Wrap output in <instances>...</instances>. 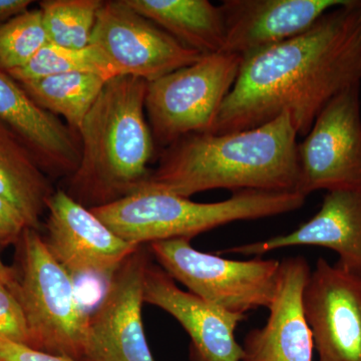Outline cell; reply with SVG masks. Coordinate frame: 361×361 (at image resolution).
<instances>
[{"label": "cell", "instance_id": "cell-26", "mask_svg": "<svg viewBox=\"0 0 361 361\" xmlns=\"http://www.w3.org/2000/svg\"><path fill=\"white\" fill-rule=\"evenodd\" d=\"M0 361H78L0 338Z\"/></svg>", "mask_w": 361, "mask_h": 361}, {"label": "cell", "instance_id": "cell-12", "mask_svg": "<svg viewBox=\"0 0 361 361\" xmlns=\"http://www.w3.org/2000/svg\"><path fill=\"white\" fill-rule=\"evenodd\" d=\"M303 308L318 361H361V277L318 259Z\"/></svg>", "mask_w": 361, "mask_h": 361}, {"label": "cell", "instance_id": "cell-5", "mask_svg": "<svg viewBox=\"0 0 361 361\" xmlns=\"http://www.w3.org/2000/svg\"><path fill=\"white\" fill-rule=\"evenodd\" d=\"M18 245L21 273L13 294L25 312L28 346L84 360L90 316L78 301L73 278L37 230L26 228Z\"/></svg>", "mask_w": 361, "mask_h": 361}, {"label": "cell", "instance_id": "cell-9", "mask_svg": "<svg viewBox=\"0 0 361 361\" xmlns=\"http://www.w3.org/2000/svg\"><path fill=\"white\" fill-rule=\"evenodd\" d=\"M101 49L120 75L153 82L202 58L125 0L104 1L97 13L90 44Z\"/></svg>", "mask_w": 361, "mask_h": 361}, {"label": "cell", "instance_id": "cell-27", "mask_svg": "<svg viewBox=\"0 0 361 361\" xmlns=\"http://www.w3.org/2000/svg\"><path fill=\"white\" fill-rule=\"evenodd\" d=\"M30 0H0V25L28 11Z\"/></svg>", "mask_w": 361, "mask_h": 361}, {"label": "cell", "instance_id": "cell-14", "mask_svg": "<svg viewBox=\"0 0 361 361\" xmlns=\"http://www.w3.org/2000/svg\"><path fill=\"white\" fill-rule=\"evenodd\" d=\"M310 272L302 256L280 261L267 322L247 334L242 361H313L314 343L303 308Z\"/></svg>", "mask_w": 361, "mask_h": 361}, {"label": "cell", "instance_id": "cell-23", "mask_svg": "<svg viewBox=\"0 0 361 361\" xmlns=\"http://www.w3.org/2000/svg\"><path fill=\"white\" fill-rule=\"evenodd\" d=\"M47 44L40 9L14 16L0 25V70L23 68Z\"/></svg>", "mask_w": 361, "mask_h": 361}, {"label": "cell", "instance_id": "cell-6", "mask_svg": "<svg viewBox=\"0 0 361 361\" xmlns=\"http://www.w3.org/2000/svg\"><path fill=\"white\" fill-rule=\"evenodd\" d=\"M241 63L238 54L218 52L148 82L145 109L154 142L166 149L185 135L210 133Z\"/></svg>", "mask_w": 361, "mask_h": 361}, {"label": "cell", "instance_id": "cell-20", "mask_svg": "<svg viewBox=\"0 0 361 361\" xmlns=\"http://www.w3.org/2000/svg\"><path fill=\"white\" fill-rule=\"evenodd\" d=\"M108 78L94 73H66L20 82L40 108L66 118L78 134Z\"/></svg>", "mask_w": 361, "mask_h": 361}, {"label": "cell", "instance_id": "cell-2", "mask_svg": "<svg viewBox=\"0 0 361 361\" xmlns=\"http://www.w3.org/2000/svg\"><path fill=\"white\" fill-rule=\"evenodd\" d=\"M297 137L287 113L254 129L187 135L163 149L158 167L137 190L185 198L218 189L297 192Z\"/></svg>", "mask_w": 361, "mask_h": 361}, {"label": "cell", "instance_id": "cell-24", "mask_svg": "<svg viewBox=\"0 0 361 361\" xmlns=\"http://www.w3.org/2000/svg\"><path fill=\"white\" fill-rule=\"evenodd\" d=\"M0 338L30 345L25 312L16 295L0 283Z\"/></svg>", "mask_w": 361, "mask_h": 361}, {"label": "cell", "instance_id": "cell-28", "mask_svg": "<svg viewBox=\"0 0 361 361\" xmlns=\"http://www.w3.org/2000/svg\"><path fill=\"white\" fill-rule=\"evenodd\" d=\"M18 282V274L13 268L4 264L0 258V283L4 285L11 292L14 291Z\"/></svg>", "mask_w": 361, "mask_h": 361}, {"label": "cell", "instance_id": "cell-8", "mask_svg": "<svg viewBox=\"0 0 361 361\" xmlns=\"http://www.w3.org/2000/svg\"><path fill=\"white\" fill-rule=\"evenodd\" d=\"M361 85L334 97L299 142L297 193H361Z\"/></svg>", "mask_w": 361, "mask_h": 361}, {"label": "cell", "instance_id": "cell-7", "mask_svg": "<svg viewBox=\"0 0 361 361\" xmlns=\"http://www.w3.org/2000/svg\"><path fill=\"white\" fill-rule=\"evenodd\" d=\"M149 249L161 269L205 302L233 313L269 307L280 261L254 257L233 260L195 249L191 240L153 242Z\"/></svg>", "mask_w": 361, "mask_h": 361}, {"label": "cell", "instance_id": "cell-10", "mask_svg": "<svg viewBox=\"0 0 361 361\" xmlns=\"http://www.w3.org/2000/svg\"><path fill=\"white\" fill-rule=\"evenodd\" d=\"M149 260L142 247L113 276L90 315L85 361H156L142 323V286Z\"/></svg>", "mask_w": 361, "mask_h": 361}, {"label": "cell", "instance_id": "cell-1", "mask_svg": "<svg viewBox=\"0 0 361 361\" xmlns=\"http://www.w3.org/2000/svg\"><path fill=\"white\" fill-rule=\"evenodd\" d=\"M361 1L348 0L310 30L242 58L210 133L261 127L290 115L298 135L341 92L361 85Z\"/></svg>", "mask_w": 361, "mask_h": 361}, {"label": "cell", "instance_id": "cell-15", "mask_svg": "<svg viewBox=\"0 0 361 361\" xmlns=\"http://www.w3.org/2000/svg\"><path fill=\"white\" fill-rule=\"evenodd\" d=\"M348 0H225L223 52L244 56L310 30L323 14Z\"/></svg>", "mask_w": 361, "mask_h": 361}, {"label": "cell", "instance_id": "cell-19", "mask_svg": "<svg viewBox=\"0 0 361 361\" xmlns=\"http://www.w3.org/2000/svg\"><path fill=\"white\" fill-rule=\"evenodd\" d=\"M54 192L30 151L0 123V196L21 214L28 228L39 231Z\"/></svg>", "mask_w": 361, "mask_h": 361}, {"label": "cell", "instance_id": "cell-17", "mask_svg": "<svg viewBox=\"0 0 361 361\" xmlns=\"http://www.w3.org/2000/svg\"><path fill=\"white\" fill-rule=\"evenodd\" d=\"M0 123L13 133L44 172L71 177L80 159L77 133L40 108L23 85L0 70Z\"/></svg>", "mask_w": 361, "mask_h": 361}, {"label": "cell", "instance_id": "cell-11", "mask_svg": "<svg viewBox=\"0 0 361 361\" xmlns=\"http://www.w3.org/2000/svg\"><path fill=\"white\" fill-rule=\"evenodd\" d=\"M47 248L71 277L110 279L141 246L125 241L63 190L47 201Z\"/></svg>", "mask_w": 361, "mask_h": 361}, {"label": "cell", "instance_id": "cell-25", "mask_svg": "<svg viewBox=\"0 0 361 361\" xmlns=\"http://www.w3.org/2000/svg\"><path fill=\"white\" fill-rule=\"evenodd\" d=\"M26 228L21 214L0 196V247L18 244Z\"/></svg>", "mask_w": 361, "mask_h": 361}, {"label": "cell", "instance_id": "cell-21", "mask_svg": "<svg viewBox=\"0 0 361 361\" xmlns=\"http://www.w3.org/2000/svg\"><path fill=\"white\" fill-rule=\"evenodd\" d=\"M75 73H94L108 80L120 75L101 49L94 45L89 44L84 49H68L49 42L27 65L7 73L16 82H23Z\"/></svg>", "mask_w": 361, "mask_h": 361}, {"label": "cell", "instance_id": "cell-22", "mask_svg": "<svg viewBox=\"0 0 361 361\" xmlns=\"http://www.w3.org/2000/svg\"><path fill=\"white\" fill-rule=\"evenodd\" d=\"M103 0H44L40 2L49 44L84 49L90 44Z\"/></svg>", "mask_w": 361, "mask_h": 361}, {"label": "cell", "instance_id": "cell-29", "mask_svg": "<svg viewBox=\"0 0 361 361\" xmlns=\"http://www.w3.org/2000/svg\"><path fill=\"white\" fill-rule=\"evenodd\" d=\"M360 16H361V14H360Z\"/></svg>", "mask_w": 361, "mask_h": 361}, {"label": "cell", "instance_id": "cell-3", "mask_svg": "<svg viewBox=\"0 0 361 361\" xmlns=\"http://www.w3.org/2000/svg\"><path fill=\"white\" fill-rule=\"evenodd\" d=\"M147 89L142 78H111L85 116L80 164L66 192L87 208L130 196L148 179L155 142L145 116Z\"/></svg>", "mask_w": 361, "mask_h": 361}, {"label": "cell", "instance_id": "cell-13", "mask_svg": "<svg viewBox=\"0 0 361 361\" xmlns=\"http://www.w3.org/2000/svg\"><path fill=\"white\" fill-rule=\"evenodd\" d=\"M142 298L180 323L191 341L193 361L243 360V348L235 332L245 315L227 312L183 290L166 271L149 262L145 271Z\"/></svg>", "mask_w": 361, "mask_h": 361}, {"label": "cell", "instance_id": "cell-18", "mask_svg": "<svg viewBox=\"0 0 361 361\" xmlns=\"http://www.w3.org/2000/svg\"><path fill=\"white\" fill-rule=\"evenodd\" d=\"M126 4L202 56L223 52L225 32L219 6L208 0H125Z\"/></svg>", "mask_w": 361, "mask_h": 361}, {"label": "cell", "instance_id": "cell-4", "mask_svg": "<svg viewBox=\"0 0 361 361\" xmlns=\"http://www.w3.org/2000/svg\"><path fill=\"white\" fill-rule=\"evenodd\" d=\"M306 198L297 192L245 190L227 200L198 203L190 198L140 189L108 205L90 209L120 238L134 245L185 238L237 221L263 219L298 210Z\"/></svg>", "mask_w": 361, "mask_h": 361}, {"label": "cell", "instance_id": "cell-16", "mask_svg": "<svg viewBox=\"0 0 361 361\" xmlns=\"http://www.w3.org/2000/svg\"><path fill=\"white\" fill-rule=\"evenodd\" d=\"M296 246L330 249L338 255L337 265L361 277V193L327 192L319 211L294 231L230 247L220 253L260 257L268 252Z\"/></svg>", "mask_w": 361, "mask_h": 361}]
</instances>
